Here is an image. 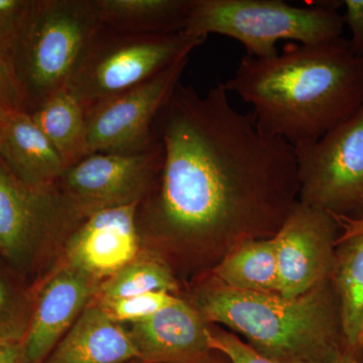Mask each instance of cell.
Returning a JSON list of instances; mask_svg holds the SVG:
<instances>
[{"label":"cell","instance_id":"obj_11","mask_svg":"<svg viewBox=\"0 0 363 363\" xmlns=\"http://www.w3.org/2000/svg\"><path fill=\"white\" fill-rule=\"evenodd\" d=\"M338 226L328 212L301 204L293 208L274 236L279 294L298 298L330 277Z\"/></svg>","mask_w":363,"mask_h":363},{"label":"cell","instance_id":"obj_8","mask_svg":"<svg viewBox=\"0 0 363 363\" xmlns=\"http://www.w3.org/2000/svg\"><path fill=\"white\" fill-rule=\"evenodd\" d=\"M162 162L161 143L133 152H93L66 168L56 185L79 220L108 208L142 202Z\"/></svg>","mask_w":363,"mask_h":363},{"label":"cell","instance_id":"obj_15","mask_svg":"<svg viewBox=\"0 0 363 363\" xmlns=\"http://www.w3.org/2000/svg\"><path fill=\"white\" fill-rule=\"evenodd\" d=\"M91 301L43 363H128L138 360L130 333Z\"/></svg>","mask_w":363,"mask_h":363},{"label":"cell","instance_id":"obj_28","mask_svg":"<svg viewBox=\"0 0 363 363\" xmlns=\"http://www.w3.org/2000/svg\"><path fill=\"white\" fill-rule=\"evenodd\" d=\"M23 335L0 337V363H21Z\"/></svg>","mask_w":363,"mask_h":363},{"label":"cell","instance_id":"obj_19","mask_svg":"<svg viewBox=\"0 0 363 363\" xmlns=\"http://www.w3.org/2000/svg\"><path fill=\"white\" fill-rule=\"evenodd\" d=\"M66 168L87 156L86 111L68 90H60L30 112Z\"/></svg>","mask_w":363,"mask_h":363},{"label":"cell","instance_id":"obj_4","mask_svg":"<svg viewBox=\"0 0 363 363\" xmlns=\"http://www.w3.org/2000/svg\"><path fill=\"white\" fill-rule=\"evenodd\" d=\"M341 6L342 1L301 7L281 0H193L183 33L231 38L245 47L247 56L269 59L279 54V40L317 45L341 38Z\"/></svg>","mask_w":363,"mask_h":363},{"label":"cell","instance_id":"obj_9","mask_svg":"<svg viewBox=\"0 0 363 363\" xmlns=\"http://www.w3.org/2000/svg\"><path fill=\"white\" fill-rule=\"evenodd\" d=\"M79 221L56 185L30 187L0 162V259L14 272L30 274L54 234Z\"/></svg>","mask_w":363,"mask_h":363},{"label":"cell","instance_id":"obj_30","mask_svg":"<svg viewBox=\"0 0 363 363\" xmlns=\"http://www.w3.org/2000/svg\"><path fill=\"white\" fill-rule=\"evenodd\" d=\"M354 362L355 358L347 357V355H343V357L338 358V359H336L335 362L332 363H354Z\"/></svg>","mask_w":363,"mask_h":363},{"label":"cell","instance_id":"obj_26","mask_svg":"<svg viewBox=\"0 0 363 363\" xmlns=\"http://www.w3.org/2000/svg\"><path fill=\"white\" fill-rule=\"evenodd\" d=\"M18 111H23L20 93L11 69L0 54V121Z\"/></svg>","mask_w":363,"mask_h":363},{"label":"cell","instance_id":"obj_14","mask_svg":"<svg viewBox=\"0 0 363 363\" xmlns=\"http://www.w3.org/2000/svg\"><path fill=\"white\" fill-rule=\"evenodd\" d=\"M207 327L197 310L179 298L133 323L128 333L143 363H211Z\"/></svg>","mask_w":363,"mask_h":363},{"label":"cell","instance_id":"obj_20","mask_svg":"<svg viewBox=\"0 0 363 363\" xmlns=\"http://www.w3.org/2000/svg\"><path fill=\"white\" fill-rule=\"evenodd\" d=\"M222 285L247 292L279 294L274 238L238 243L214 269Z\"/></svg>","mask_w":363,"mask_h":363},{"label":"cell","instance_id":"obj_27","mask_svg":"<svg viewBox=\"0 0 363 363\" xmlns=\"http://www.w3.org/2000/svg\"><path fill=\"white\" fill-rule=\"evenodd\" d=\"M343 14L344 25H347L351 32L348 40L350 51L357 57H363V0H345Z\"/></svg>","mask_w":363,"mask_h":363},{"label":"cell","instance_id":"obj_3","mask_svg":"<svg viewBox=\"0 0 363 363\" xmlns=\"http://www.w3.org/2000/svg\"><path fill=\"white\" fill-rule=\"evenodd\" d=\"M196 307L204 321L228 327L274 359L332 363L345 355L337 298L327 281L293 298L215 281L199 293Z\"/></svg>","mask_w":363,"mask_h":363},{"label":"cell","instance_id":"obj_2","mask_svg":"<svg viewBox=\"0 0 363 363\" xmlns=\"http://www.w3.org/2000/svg\"><path fill=\"white\" fill-rule=\"evenodd\" d=\"M224 85L252 107L264 130L295 147L319 140L362 108L363 57L342 37L291 43L272 58L245 55Z\"/></svg>","mask_w":363,"mask_h":363},{"label":"cell","instance_id":"obj_17","mask_svg":"<svg viewBox=\"0 0 363 363\" xmlns=\"http://www.w3.org/2000/svg\"><path fill=\"white\" fill-rule=\"evenodd\" d=\"M330 274L345 355L363 354V234L336 243Z\"/></svg>","mask_w":363,"mask_h":363},{"label":"cell","instance_id":"obj_16","mask_svg":"<svg viewBox=\"0 0 363 363\" xmlns=\"http://www.w3.org/2000/svg\"><path fill=\"white\" fill-rule=\"evenodd\" d=\"M0 162L16 179L35 188L54 186L66 167L30 114L0 121Z\"/></svg>","mask_w":363,"mask_h":363},{"label":"cell","instance_id":"obj_5","mask_svg":"<svg viewBox=\"0 0 363 363\" xmlns=\"http://www.w3.org/2000/svg\"><path fill=\"white\" fill-rule=\"evenodd\" d=\"M98 26L95 0H33L11 62L23 111L65 89Z\"/></svg>","mask_w":363,"mask_h":363},{"label":"cell","instance_id":"obj_6","mask_svg":"<svg viewBox=\"0 0 363 363\" xmlns=\"http://www.w3.org/2000/svg\"><path fill=\"white\" fill-rule=\"evenodd\" d=\"M206 40L184 33H121L99 26L81 55L66 89L87 113L105 100L187 58Z\"/></svg>","mask_w":363,"mask_h":363},{"label":"cell","instance_id":"obj_13","mask_svg":"<svg viewBox=\"0 0 363 363\" xmlns=\"http://www.w3.org/2000/svg\"><path fill=\"white\" fill-rule=\"evenodd\" d=\"M100 281L67 266L40 289L33 303L21 363H43L96 297Z\"/></svg>","mask_w":363,"mask_h":363},{"label":"cell","instance_id":"obj_24","mask_svg":"<svg viewBox=\"0 0 363 363\" xmlns=\"http://www.w3.org/2000/svg\"><path fill=\"white\" fill-rule=\"evenodd\" d=\"M32 4L33 0H0V54L9 69Z\"/></svg>","mask_w":363,"mask_h":363},{"label":"cell","instance_id":"obj_25","mask_svg":"<svg viewBox=\"0 0 363 363\" xmlns=\"http://www.w3.org/2000/svg\"><path fill=\"white\" fill-rule=\"evenodd\" d=\"M207 338L211 350L225 355L231 363H303L281 362L266 357L229 332L208 328Z\"/></svg>","mask_w":363,"mask_h":363},{"label":"cell","instance_id":"obj_22","mask_svg":"<svg viewBox=\"0 0 363 363\" xmlns=\"http://www.w3.org/2000/svg\"><path fill=\"white\" fill-rule=\"evenodd\" d=\"M23 279L0 259V337L25 336L33 302Z\"/></svg>","mask_w":363,"mask_h":363},{"label":"cell","instance_id":"obj_21","mask_svg":"<svg viewBox=\"0 0 363 363\" xmlns=\"http://www.w3.org/2000/svg\"><path fill=\"white\" fill-rule=\"evenodd\" d=\"M177 283L168 267L159 260L135 259L100 284L97 300L108 301L150 292H173Z\"/></svg>","mask_w":363,"mask_h":363},{"label":"cell","instance_id":"obj_7","mask_svg":"<svg viewBox=\"0 0 363 363\" xmlns=\"http://www.w3.org/2000/svg\"><path fill=\"white\" fill-rule=\"evenodd\" d=\"M293 147L303 204L363 216V107L319 140Z\"/></svg>","mask_w":363,"mask_h":363},{"label":"cell","instance_id":"obj_10","mask_svg":"<svg viewBox=\"0 0 363 363\" xmlns=\"http://www.w3.org/2000/svg\"><path fill=\"white\" fill-rule=\"evenodd\" d=\"M188 61L189 57L176 62L142 84L109 98L88 111V155L123 154L150 147L155 143V119L177 84L181 82Z\"/></svg>","mask_w":363,"mask_h":363},{"label":"cell","instance_id":"obj_31","mask_svg":"<svg viewBox=\"0 0 363 363\" xmlns=\"http://www.w3.org/2000/svg\"><path fill=\"white\" fill-rule=\"evenodd\" d=\"M354 363H363V362H359V360L355 359Z\"/></svg>","mask_w":363,"mask_h":363},{"label":"cell","instance_id":"obj_29","mask_svg":"<svg viewBox=\"0 0 363 363\" xmlns=\"http://www.w3.org/2000/svg\"><path fill=\"white\" fill-rule=\"evenodd\" d=\"M331 215L337 224L338 229L341 230L340 235L336 240L335 245L340 241L363 234V216L358 217V218H350V217L341 216V215Z\"/></svg>","mask_w":363,"mask_h":363},{"label":"cell","instance_id":"obj_1","mask_svg":"<svg viewBox=\"0 0 363 363\" xmlns=\"http://www.w3.org/2000/svg\"><path fill=\"white\" fill-rule=\"evenodd\" d=\"M224 82L200 94L179 82L152 125L162 145L157 180L138 208L166 233L201 238L276 210L288 216L298 186L293 145L234 108Z\"/></svg>","mask_w":363,"mask_h":363},{"label":"cell","instance_id":"obj_12","mask_svg":"<svg viewBox=\"0 0 363 363\" xmlns=\"http://www.w3.org/2000/svg\"><path fill=\"white\" fill-rule=\"evenodd\" d=\"M140 202L100 210L74 227L67 243L69 264L91 278H111L136 259Z\"/></svg>","mask_w":363,"mask_h":363},{"label":"cell","instance_id":"obj_23","mask_svg":"<svg viewBox=\"0 0 363 363\" xmlns=\"http://www.w3.org/2000/svg\"><path fill=\"white\" fill-rule=\"evenodd\" d=\"M178 301V298L169 292L159 291L117 300H97L96 302L116 323L123 321L135 323L175 304Z\"/></svg>","mask_w":363,"mask_h":363},{"label":"cell","instance_id":"obj_18","mask_svg":"<svg viewBox=\"0 0 363 363\" xmlns=\"http://www.w3.org/2000/svg\"><path fill=\"white\" fill-rule=\"evenodd\" d=\"M193 0H95L102 28L138 35L183 33Z\"/></svg>","mask_w":363,"mask_h":363}]
</instances>
